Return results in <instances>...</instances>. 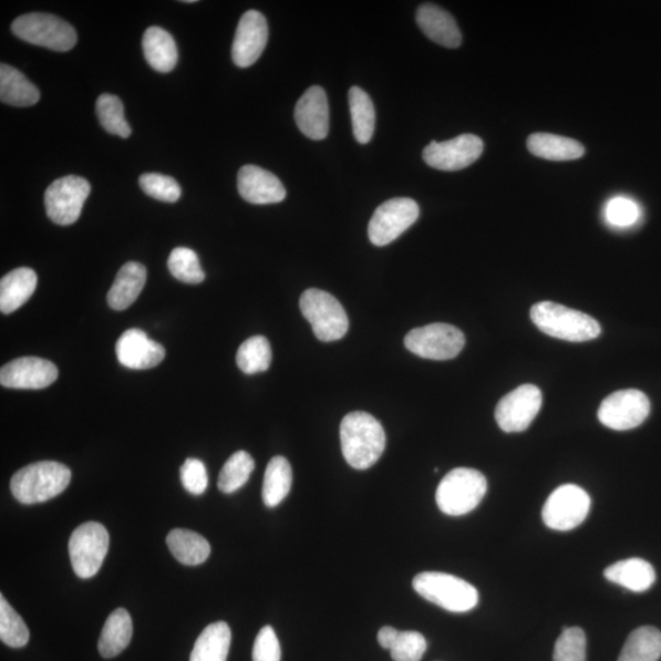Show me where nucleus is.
<instances>
[{"label":"nucleus","mask_w":661,"mask_h":661,"mask_svg":"<svg viewBox=\"0 0 661 661\" xmlns=\"http://www.w3.org/2000/svg\"><path fill=\"white\" fill-rule=\"evenodd\" d=\"M342 454L352 468L373 467L384 454L386 434L373 415L365 412L347 414L341 423Z\"/></svg>","instance_id":"nucleus-1"},{"label":"nucleus","mask_w":661,"mask_h":661,"mask_svg":"<svg viewBox=\"0 0 661 661\" xmlns=\"http://www.w3.org/2000/svg\"><path fill=\"white\" fill-rule=\"evenodd\" d=\"M71 481L72 472L62 463L43 461L18 471L11 478L10 489L21 504H41L61 495Z\"/></svg>","instance_id":"nucleus-2"},{"label":"nucleus","mask_w":661,"mask_h":661,"mask_svg":"<svg viewBox=\"0 0 661 661\" xmlns=\"http://www.w3.org/2000/svg\"><path fill=\"white\" fill-rule=\"evenodd\" d=\"M530 318L541 332L562 341H591L599 338L601 332L596 319L552 301H541L533 307Z\"/></svg>","instance_id":"nucleus-3"},{"label":"nucleus","mask_w":661,"mask_h":661,"mask_svg":"<svg viewBox=\"0 0 661 661\" xmlns=\"http://www.w3.org/2000/svg\"><path fill=\"white\" fill-rule=\"evenodd\" d=\"M488 492L484 475L472 468H456L437 486L436 504L447 516H465L477 508Z\"/></svg>","instance_id":"nucleus-4"},{"label":"nucleus","mask_w":661,"mask_h":661,"mask_svg":"<svg viewBox=\"0 0 661 661\" xmlns=\"http://www.w3.org/2000/svg\"><path fill=\"white\" fill-rule=\"evenodd\" d=\"M413 588L427 601L451 612L471 611L479 602L477 588L465 579L444 572L416 575L413 579Z\"/></svg>","instance_id":"nucleus-5"},{"label":"nucleus","mask_w":661,"mask_h":661,"mask_svg":"<svg viewBox=\"0 0 661 661\" xmlns=\"http://www.w3.org/2000/svg\"><path fill=\"white\" fill-rule=\"evenodd\" d=\"M299 307L317 339L322 342L343 339L350 328V320L340 301L321 289H308L300 297Z\"/></svg>","instance_id":"nucleus-6"},{"label":"nucleus","mask_w":661,"mask_h":661,"mask_svg":"<svg viewBox=\"0 0 661 661\" xmlns=\"http://www.w3.org/2000/svg\"><path fill=\"white\" fill-rule=\"evenodd\" d=\"M11 30L22 41L55 52L71 51L78 42L74 28L61 18L51 14L21 16L13 22Z\"/></svg>","instance_id":"nucleus-7"},{"label":"nucleus","mask_w":661,"mask_h":661,"mask_svg":"<svg viewBox=\"0 0 661 661\" xmlns=\"http://www.w3.org/2000/svg\"><path fill=\"white\" fill-rule=\"evenodd\" d=\"M465 344V334L448 323L426 324L412 330L404 339V345L410 352L432 361L454 359Z\"/></svg>","instance_id":"nucleus-8"},{"label":"nucleus","mask_w":661,"mask_h":661,"mask_svg":"<svg viewBox=\"0 0 661 661\" xmlns=\"http://www.w3.org/2000/svg\"><path fill=\"white\" fill-rule=\"evenodd\" d=\"M109 548V531L97 521L79 526L69 540V554L76 576L84 579L96 576Z\"/></svg>","instance_id":"nucleus-9"},{"label":"nucleus","mask_w":661,"mask_h":661,"mask_svg":"<svg viewBox=\"0 0 661 661\" xmlns=\"http://www.w3.org/2000/svg\"><path fill=\"white\" fill-rule=\"evenodd\" d=\"M420 206L409 197H394L376 208L368 236L376 247H385L404 234L420 218Z\"/></svg>","instance_id":"nucleus-10"},{"label":"nucleus","mask_w":661,"mask_h":661,"mask_svg":"<svg viewBox=\"0 0 661 661\" xmlns=\"http://www.w3.org/2000/svg\"><path fill=\"white\" fill-rule=\"evenodd\" d=\"M590 509V497L582 488L566 484L556 489L543 507V520L550 529L567 531L583 524Z\"/></svg>","instance_id":"nucleus-11"},{"label":"nucleus","mask_w":661,"mask_h":661,"mask_svg":"<svg viewBox=\"0 0 661 661\" xmlns=\"http://www.w3.org/2000/svg\"><path fill=\"white\" fill-rule=\"evenodd\" d=\"M91 193L90 183L81 177L66 176L53 182L44 194L48 216L55 225L76 223Z\"/></svg>","instance_id":"nucleus-12"},{"label":"nucleus","mask_w":661,"mask_h":661,"mask_svg":"<svg viewBox=\"0 0 661 661\" xmlns=\"http://www.w3.org/2000/svg\"><path fill=\"white\" fill-rule=\"evenodd\" d=\"M651 412V402L642 391L621 390L601 402L598 417L612 431L624 432L640 426Z\"/></svg>","instance_id":"nucleus-13"},{"label":"nucleus","mask_w":661,"mask_h":661,"mask_svg":"<svg viewBox=\"0 0 661 661\" xmlns=\"http://www.w3.org/2000/svg\"><path fill=\"white\" fill-rule=\"evenodd\" d=\"M543 403L541 391L535 385H521L498 402L495 417L505 433L527 431L536 420Z\"/></svg>","instance_id":"nucleus-14"},{"label":"nucleus","mask_w":661,"mask_h":661,"mask_svg":"<svg viewBox=\"0 0 661 661\" xmlns=\"http://www.w3.org/2000/svg\"><path fill=\"white\" fill-rule=\"evenodd\" d=\"M484 149L481 137L463 134L444 143L432 142L423 151L427 166L438 171L455 172L469 167Z\"/></svg>","instance_id":"nucleus-15"},{"label":"nucleus","mask_w":661,"mask_h":661,"mask_svg":"<svg viewBox=\"0 0 661 661\" xmlns=\"http://www.w3.org/2000/svg\"><path fill=\"white\" fill-rule=\"evenodd\" d=\"M56 366L38 357L18 358L0 370V384L8 389L41 390L58 379Z\"/></svg>","instance_id":"nucleus-16"},{"label":"nucleus","mask_w":661,"mask_h":661,"mask_svg":"<svg viewBox=\"0 0 661 661\" xmlns=\"http://www.w3.org/2000/svg\"><path fill=\"white\" fill-rule=\"evenodd\" d=\"M269 41L268 21L257 10L241 17L231 48V58L239 68H249L261 56Z\"/></svg>","instance_id":"nucleus-17"},{"label":"nucleus","mask_w":661,"mask_h":661,"mask_svg":"<svg viewBox=\"0 0 661 661\" xmlns=\"http://www.w3.org/2000/svg\"><path fill=\"white\" fill-rule=\"evenodd\" d=\"M115 354L123 366L146 370L164 362L166 350L164 345L149 340L144 331L131 329L125 331L115 344Z\"/></svg>","instance_id":"nucleus-18"},{"label":"nucleus","mask_w":661,"mask_h":661,"mask_svg":"<svg viewBox=\"0 0 661 661\" xmlns=\"http://www.w3.org/2000/svg\"><path fill=\"white\" fill-rule=\"evenodd\" d=\"M299 131L311 141H323L329 135L330 110L327 92L320 86H312L300 97L295 111Z\"/></svg>","instance_id":"nucleus-19"},{"label":"nucleus","mask_w":661,"mask_h":661,"mask_svg":"<svg viewBox=\"0 0 661 661\" xmlns=\"http://www.w3.org/2000/svg\"><path fill=\"white\" fill-rule=\"evenodd\" d=\"M238 190L242 199L255 205L278 204L287 195L283 184L275 174L252 165L240 168Z\"/></svg>","instance_id":"nucleus-20"},{"label":"nucleus","mask_w":661,"mask_h":661,"mask_svg":"<svg viewBox=\"0 0 661 661\" xmlns=\"http://www.w3.org/2000/svg\"><path fill=\"white\" fill-rule=\"evenodd\" d=\"M416 22L425 37L446 49H457L462 34L457 22L446 10L435 4H423L416 11Z\"/></svg>","instance_id":"nucleus-21"},{"label":"nucleus","mask_w":661,"mask_h":661,"mask_svg":"<svg viewBox=\"0 0 661 661\" xmlns=\"http://www.w3.org/2000/svg\"><path fill=\"white\" fill-rule=\"evenodd\" d=\"M147 271L143 264L126 262L110 289L107 301L113 310L123 311L132 307L146 283Z\"/></svg>","instance_id":"nucleus-22"},{"label":"nucleus","mask_w":661,"mask_h":661,"mask_svg":"<svg viewBox=\"0 0 661 661\" xmlns=\"http://www.w3.org/2000/svg\"><path fill=\"white\" fill-rule=\"evenodd\" d=\"M38 287V275L29 268L10 271L0 281V310L11 314L24 306Z\"/></svg>","instance_id":"nucleus-23"},{"label":"nucleus","mask_w":661,"mask_h":661,"mask_svg":"<svg viewBox=\"0 0 661 661\" xmlns=\"http://www.w3.org/2000/svg\"><path fill=\"white\" fill-rule=\"evenodd\" d=\"M609 582L619 585L636 593L651 588L657 581V575L651 564L642 559L622 560L609 566L605 572Z\"/></svg>","instance_id":"nucleus-24"},{"label":"nucleus","mask_w":661,"mask_h":661,"mask_svg":"<svg viewBox=\"0 0 661 661\" xmlns=\"http://www.w3.org/2000/svg\"><path fill=\"white\" fill-rule=\"evenodd\" d=\"M143 50L147 63L158 73H169L178 62V49L172 34L164 29L153 27L146 30Z\"/></svg>","instance_id":"nucleus-25"},{"label":"nucleus","mask_w":661,"mask_h":661,"mask_svg":"<svg viewBox=\"0 0 661 661\" xmlns=\"http://www.w3.org/2000/svg\"><path fill=\"white\" fill-rule=\"evenodd\" d=\"M378 642L389 649L393 661H421L426 652L424 636L415 631H399L385 626L378 633Z\"/></svg>","instance_id":"nucleus-26"},{"label":"nucleus","mask_w":661,"mask_h":661,"mask_svg":"<svg viewBox=\"0 0 661 661\" xmlns=\"http://www.w3.org/2000/svg\"><path fill=\"white\" fill-rule=\"evenodd\" d=\"M0 100L16 107H31L40 101V91L18 69L0 65Z\"/></svg>","instance_id":"nucleus-27"},{"label":"nucleus","mask_w":661,"mask_h":661,"mask_svg":"<svg viewBox=\"0 0 661 661\" xmlns=\"http://www.w3.org/2000/svg\"><path fill=\"white\" fill-rule=\"evenodd\" d=\"M132 637L133 621L130 612L122 608L113 611L103 626L99 641L100 654L106 659L120 655L130 645Z\"/></svg>","instance_id":"nucleus-28"},{"label":"nucleus","mask_w":661,"mask_h":661,"mask_svg":"<svg viewBox=\"0 0 661 661\" xmlns=\"http://www.w3.org/2000/svg\"><path fill=\"white\" fill-rule=\"evenodd\" d=\"M527 146L533 155L549 161L578 159L586 153L585 146L574 138L548 133L531 134Z\"/></svg>","instance_id":"nucleus-29"},{"label":"nucleus","mask_w":661,"mask_h":661,"mask_svg":"<svg viewBox=\"0 0 661 661\" xmlns=\"http://www.w3.org/2000/svg\"><path fill=\"white\" fill-rule=\"evenodd\" d=\"M231 632L224 621L208 624L197 638L190 661H227Z\"/></svg>","instance_id":"nucleus-30"},{"label":"nucleus","mask_w":661,"mask_h":661,"mask_svg":"<svg viewBox=\"0 0 661 661\" xmlns=\"http://www.w3.org/2000/svg\"><path fill=\"white\" fill-rule=\"evenodd\" d=\"M167 545L174 558L185 566L202 565L211 554L210 543L188 529H173L167 537Z\"/></svg>","instance_id":"nucleus-31"},{"label":"nucleus","mask_w":661,"mask_h":661,"mask_svg":"<svg viewBox=\"0 0 661 661\" xmlns=\"http://www.w3.org/2000/svg\"><path fill=\"white\" fill-rule=\"evenodd\" d=\"M293 482V472L287 458L282 456L273 457L266 468L262 500L270 508L280 505L289 492H291Z\"/></svg>","instance_id":"nucleus-32"},{"label":"nucleus","mask_w":661,"mask_h":661,"mask_svg":"<svg viewBox=\"0 0 661 661\" xmlns=\"http://www.w3.org/2000/svg\"><path fill=\"white\" fill-rule=\"evenodd\" d=\"M353 123V134L359 144H368L375 132L376 113L366 92L353 86L348 94Z\"/></svg>","instance_id":"nucleus-33"},{"label":"nucleus","mask_w":661,"mask_h":661,"mask_svg":"<svg viewBox=\"0 0 661 661\" xmlns=\"http://www.w3.org/2000/svg\"><path fill=\"white\" fill-rule=\"evenodd\" d=\"M660 657L661 632L652 626H643L629 636L618 661H658Z\"/></svg>","instance_id":"nucleus-34"},{"label":"nucleus","mask_w":661,"mask_h":661,"mask_svg":"<svg viewBox=\"0 0 661 661\" xmlns=\"http://www.w3.org/2000/svg\"><path fill=\"white\" fill-rule=\"evenodd\" d=\"M271 362V345L264 335H254L239 347L237 364L247 375L264 373L270 368Z\"/></svg>","instance_id":"nucleus-35"},{"label":"nucleus","mask_w":661,"mask_h":661,"mask_svg":"<svg viewBox=\"0 0 661 661\" xmlns=\"http://www.w3.org/2000/svg\"><path fill=\"white\" fill-rule=\"evenodd\" d=\"M254 468L255 462L248 452H236L219 473L218 489L224 494L236 493L248 483Z\"/></svg>","instance_id":"nucleus-36"},{"label":"nucleus","mask_w":661,"mask_h":661,"mask_svg":"<svg viewBox=\"0 0 661 661\" xmlns=\"http://www.w3.org/2000/svg\"><path fill=\"white\" fill-rule=\"evenodd\" d=\"M0 640L11 648L25 647L30 640L27 623L3 595L0 596Z\"/></svg>","instance_id":"nucleus-37"},{"label":"nucleus","mask_w":661,"mask_h":661,"mask_svg":"<svg viewBox=\"0 0 661 661\" xmlns=\"http://www.w3.org/2000/svg\"><path fill=\"white\" fill-rule=\"evenodd\" d=\"M97 117L101 125L112 135L123 138L130 137L132 130L124 118L122 101L114 95L103 94L96 103Z\"/></svg>","instance_id":"nucleus-38"},{"label":"nucleus","mask_w":661,"mask_h":661,"mask_svg":"<svg viewBox=\"0 0 661 661\" xmlns=\"http://www.w3.org/2000/svg\"><path fill=\"white\" fill-rule=\"evenodd\" d=\"M168 269L173 277L184 283L199 285L205 280L199 257L188 248H176L171 252Z\"/></svg>","instance_id":"nucleus-39"},{"label":"nucleus","mask_w":661,"mask_h":661,"mask_svg":"<svg viewBox=\"0 0 661 661\" xmlns=\"http://www.w3.org/2000/svg\"><path fill=\"white\" fill-rule=\"evenodd\" d=\"M554 661H587V637L582 629L564 630L555 644Z\"/></svg>","instance_id":"nucleus-40"},{"label":"nucleus","mask_w":661,"mask_h":661,"mask_svg":"<svg viewBox=\"0 0 661 661\" xmlns=\"http://www.w3.org/2000/svg\"><path fill=\"white\" fill-rule=\"evenodd\" d=\"M142 189L154 199L165 203H177L182 196L178 182L158 173H145L138 179Z\"/></svg>","instance_id":"nucleus-41"},{"label":"nucleus","mask_w":661,"mask_h":661,"mask_svg":"<svg viewBox=\"0 0 661 661\" xmlns=\"http://www.w3.org/2000/svg\"><path fill=\"white\" fill-rule=\"evenodd\" d=\"M180 479L185 489L193 495H203L208 485V475L200 459L188 458L180 468Z\"/></svg>","instance_id":"nucleus-42"},{"label":"nucleus","mask_w":661,"mask_h":661,"mask_svg":"<svg viewBox=\"0 0 661 661\" xmlns=\"http://www.w3.org/2000/svg\"><path fill=\"white\" fill-rule=\"evenodd\" d=\"M282 652L280 642L271 626H265L255 640L252 661H281Z\"/></svg>","instance_id":"nucleus-43"},{"label":"nucleus","mask_w":661,"mask_h":661,"mask_svg":"<svg viewBox=\"0 0 661 661\" xmlns=\"http://www.w3.org/2000/svg\"><path fill=\"white\" fill-rule=\"evenodd\" d=\"M607 219L617 227H629L640 217V207L626 197H614L607 206Z\"/></svg>","instance_id":"nucleus-44"}]
</instances>
